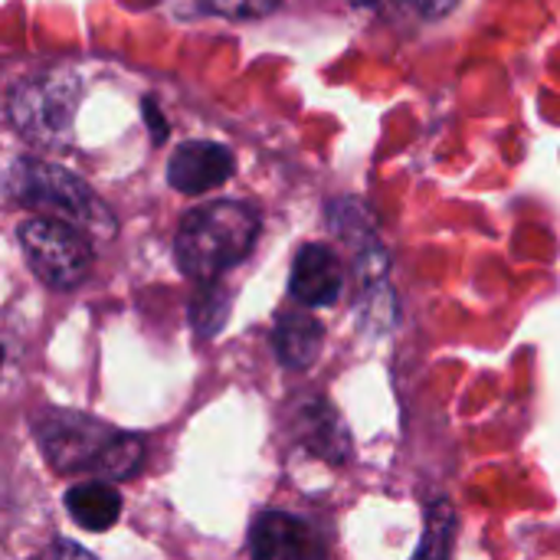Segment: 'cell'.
Wrapping results in <instances>:
<instances>
[{"mask_svg":"<svg viewBox=\"0 0 560 560\" xmlns=\"http://www.w3.org/2000/svg\"><path fill=\"white\" fill-rule=\"evenodd\" d=\"M262 217L243 200H210L184 213L174 236V262L197 282L220 279L253 253Z\"/></svg>","mask_w":560,"mask_h":560,"instance_id":"obj_1","label":"cell"},{"mask_svg":"<svg viewBox=\"0 0 560 560\" xmlns=\"http://www.w3.org/2000/svg\"><path fill=\"white\" fill-rule=\"evenodd\" d=\"M3 190L10 200L43 213L66 220L89 233L92 240H108L115 233L112 210L95 200L92 187L69 174L59 164L39 161V158H13L3 174Z\"/></svg>","mask_w":560,"mask_h":560,"instance_id":"obj_2","label":"cell"},{"mask_svg":"<svg viewBox=\"0 0 560 560\" xmlns=\"http://www.w3.org/2000/svg\"><path fill=\"white\" fill-rule=\"evenodd\" d=\"M82 82L69 66H52L20 79L7 95V121L33 144L62 148L72 138Z\"/></svg>","mask_w":560,"mask_h":560,"instance_id":"obj_3","label":"cell"},{"mask_svg":"<svg viewBox=\"0 0 560 560\" xmlns=\"http://www.w3.org/2000/svg\"><path fill=\"white\" fill-rule=\"evenodd\" d=\"M20 249L36 279L56 292L82 285L92 272V236L56 217H30L16 226Z\"/></svg>","mask_w":560,"mask_h":560,"instance_id":"obj_4","label":"cell"},{"mask_svg":"<svg viewBox=\"0 0 560 560\" xmlns=\"http://www.w3.org/2000/svg\"><path fill=\"white\" fill-rule=\"evenodd\" d=\"M33 436H36V446H39L43 459L56 472H62V476H75V472L98 476L112 443L121 433L115 427L89 417V413L52 407L43 417H36Z\"/></svg>","mask_w":560,"mask_h":560,"instance_id":"obj_5","label":"cell"},{"mask_svg":"<svg viewBox=\"0 0 560 560\" xmlns=\"http://www.w3.org/2000/svg\"><path fill=\"white\" fill-rule=\"evenodd\" d=\"M236 171V158L226 144L220 141H184L174 148L171 161H167V184L177 194L197 197V194H210L217 187H223Z\"/></svg>","mask_w":560,"mask_h":560,"instance_id":"obj_6","label":"cell"},{"mask_svg":"<svg viewBox=\"0 0 560 560\" xmlns=\"http://www.w3.org/2000/svg\"><path fill=\"white\" fill-rule=\"evenodd\" d=\"M345 269L331 246L305 243L299 246L289 272V295L305 308H328L341 299Z\"/></svg>","mask_w":560,"mask_h":560,"instance_id":"obj_7","label":"cell"},{"mask_svg":"<svg viewBox=\"0 0 560 560\" xmlns=\"http://www.w3.org/2000/svg\"><path fill=\"white\" fill-rule=\"evenodd\" d=\"M249 555L256 560H305L322 558L325 545L295 515L262 512L249 528Z\"/></svg>","mask_w":560,"mask_h":560,"instance_id":"obj_8","label":"cell"},{"mask_svg":"<svg viewBox=\"0 0 560 560\" xmlns=\"http://www.w3.org/2000/svg\"><path fill=\"white\" fill-rule=\"evenodd\" d=\"M272 348L289 371H308L325 348V325L312 312H282L272 328Z\"/></svg>","mask_w":560,"mask_h":560,"instance_id":"obj_9","label":"cell"},{"mask_svg":"<svg viewBox=\"0 0 560 560\" xmlns=\"http://www.w3.org/2000/svg\"><path fill=\"white\" fill-rule=\"evenodd\" d=\"M72 525L82 532H108L121 518V492L108 479L75 482L62 499Z\"/></svg>","mask_w":560,"mask_h":560,"instance_id":"obj_10","label":"cell"},{"mask_svg":"<svg viewBox=\"0 0 560 560\" xmlns=\"http://www.w3.org/2000/svg\"><path fill=\"white\" fill-rule=\"evenodd\" d=\"M299 433L308 443V450L322 453L331 463H345L351 456V443H348L345 423L322 400L315 407H305V413L299 420Z\"/></svg>","mask_w":560,"mask_h":560,"instance_id":"obj_11","label":"cell"},{"mask_svg":"<svg viewBox=\"0 0 560 560\" xmlns=\"http://www.w3.org/2000/svg\"><path fill=\"white\" fill-rule=\"evenodd\" d=\"M226 315H230V289L220 279L203 282V289L190 302V322H194L197 335L200 338H213L223 328Z\"/></svg>","mask_w":560,"mask_h":560,"instance_id":"obj_12","label":"cell"},{"mask_svg":"<svg viewBox=\"0 0 560 560\" xmlns=\"http://www.w3.org/2000/svg\"><path fill=\"white\" fill-rule=\"evenodd\" d=\"M456 538V512L450 502H433L423 525V541L417 545V558H446Z\"/></svg>","mask_w":560,"mask_h":560,"instance_id":"obj_13","label":"cell"},{"mask_svg":"<svg viewBox=\"0 0 560 560\" xmlns=\"http://www.w3.org/2000/svg\"><path fill=\"white\" fill-rule=\"evenodd\" d=\"M197 3L226 20H259L272 13L282 0H197Z\"/></svg>","mask_w":560,"mask_h":560,"instance_id":"obj_14","label":"cell"},{"mask_svg":"<svg viewBox=\"0 0 560 560\" xmlns=\"http://www.w3.org/2000/svg\"><path fill=\"white\" fill-rule=\"evenodd\" d=\"M141 108H144V121H148V128H151V138L161 144V141L167 138V121H164L161 108H158L151 98H144V102H141Z\"/></svg>","mask_w":560,"mask_h":560,"instance_id":"obj_15","label":"cell"},{"mask_svg":"<svg viewBox=\"0 0 560 560\" xmlns=\"http://www.w3.org/2000/svg\"><path fill=\"white\" fill-rule=\"evenodd\" d=\"M456 3H459V0H410V7H413L420 16H430V20L446 16Z\"/></svg>","mask_w":560,"mask_h":560,"instance_id":"obj_16","label":"cell"},{"mask_svg":"<svg viewBox=\"0 0 560 560\" xmlns=\"http://www.w3.org/2000/svg\"><path fill=\"white\" fill-rule=\"evenodd\" d=\"M49 555H75V558H92V551L79 548V545H69V541H59L56 548H49Z\"/></svg>","mask_w":560,"mask_h":560,"instance_id":"obj_17","label":"cell"},{"mask_svg":"<svg viewBox=\"0 0 560 560\" xmlns=\"http://www.w3.org/2000/svg\"><path fill=\"white\" fill-rule=\"evenodd\" d=\"M358 3H361V7H374L377 0H358Z\"/></svg>","mask_w":560,"mask_h":560,"instance_id":"obj_18","label":"cell"}]
</instances>
